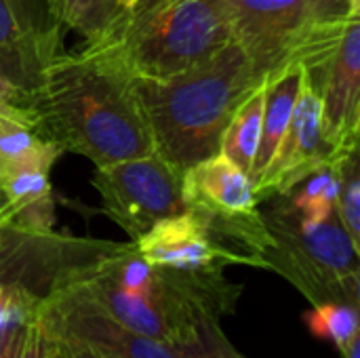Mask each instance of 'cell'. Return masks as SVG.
Segmentation results:
<instances>
[{"mask_svg": "<svg viewBox=\"0 0 360 358\" xmlns=\"http://www.w3.org/2000/svg\"><path fill=\"white\" fill-rule=\"evenodd\" d=\"M23 101L49 139L95 167L154 152L135 80L84 49L51 55Z\"/></svg>", "mask_w": 360, "mask_h": 358, "instance_id": "6da1fadb", "label": "cell"}, {"mask_svg": "<svg viewBox=\"0 0 360 358\" xmlns=\"http://www.w3.org/2000/svg\"><path fill=\"white\" fill-rule=\"evenodd\" d=\"M264 82L234 40L190 70L135 80L154 152L181 173L217 154L232 114Z\"/></svg>", "mask_w": 360, "mask_h": 358, "instance_id": "7a4b0ae2", "label": "cell"}, {"mask_svg": "<svg viewBox=\"0 0 360 358\" xmlns=\"http://www.w3.org/2000/svg\"><path fill=\"white\" fill-rule=\"evenodd\" d=\"M228 42V0H135L82 49L133 80H156L190 70Z\"/></svg>", "mask_w": 360, "mask_h": 358, "instance_id": "3957f363", "label": "cell"}, {"mask_svg": "<svg viewBox=\"0 0 360 358\" xmlns=\"http://www.w3.org/2000/svg\"><path fill=\"white\" fill-rule=\"evenodd\" d=\"M228 6L232 40L266 80L293 65L306 74L321 70L356 19L350 0H228Z\"/></svg>", "mask_w": 360, "mask_h": 358, "instance_id": "277c9868", "label": "cell"}, {"mask_svg": "<svg viewBox=\"0 0 360 358\" xmlns=\"http://www.w3.org/2000/svg\"><path fill=\"white\" fill-rule=\"evenodd\" d=\"M127 243L23 224L15 207L0 209V321L8 314H32L61 287L82 279Z\"/></svg>", "mask_w": 360, "mask_h": 358, "instance_id": "5b68a950", "label": "cell"}, {"mask_svg": "<svg viewBox=\"0 0 360 358\" xmlns=\"http://www.w3.org/2000/svg\"><path fill=\"white\" fill-rule=\"evenodd\" d=\"M264 219L272 236V247L264 255V270L285 276L312 306L344 302L359 308L360 249L338 215L308 224L283 200L266 211Z\"/></svg>", "mask_w": 360, "mask_h": 358, "instance_id": "8992f818", "label": "cell"}, {"mask_svg": "<svg viewBox=\"0 0 360 358\" xmlns=\"http://www.w3.org/2000/svg\"><path fill=\"white\" fill-rule=\"evenodd\" d=\"M181 171L160 154L127 158L95 167L93 186L103 213L133 241L160 219L186 211L181 196Z\"/></svg>", "mask_w": 360, "mask_h": 358, "instance_id": "52a82bcc", "label": "cell"}, {"mask_svg": "<svg viewBox=\"0 0 360 358\" xmlns=\"http://www.w3.org/2000/svg\"><path fill=\"white\" fill-rule=\"evenodd\" d=\"M321 97L323 137L338 158L359 150L360 17L350 19L327 63L306 74Z\"/></svg>", "mask_w": 360, "mask_h": 358, "instance_id": "ba28073f", "label": "cell"}, {"mask_svg": "<svg viewBox=\"0 0 360 358\" xmlns=\"http://www.w3.org/2000/svg\"><path fill=\"white\" fill-rule=\"evenodd\" d=\"M38 314L51 327L93 344L112 358H177L169 344L137 333L112 319L74 283L46 298Z\"/></svg>", "mask_w": 360, "mask_h": 358, "instance_id": "9c48e42d", "label": "cell"}, {"mask_svg": "<svg viewBox=\"0 0 360 358\" xmlns=\"http://www.w3.org/2000/svg\"><path fill=\"white\" fill-rule=\"evenodd\" d=\"M333 160L340 158L333 154L331 146L323 137L321 97L306 76L285 139L266 173L253 184L255 196L257 200L285 196L314 171L331 165Z\"/></svg>", "mask_w": 360, "mask_h": 358, "instance_id": "30bf717a", "label": "cell"}, {"mask_svg": "<svg viewBox=\"0 0 360 358\" xmlns=\"http://www.w3.org/2000/svg\"><path fill=\"white\" fill-rule=\"evenodd\" d=\"M133 245L148 264L179 272H224L228 266H245L236 253L213 238L192 211L160 219Z\"/></svg>", "mask_w": 360, "mask_h": 358, "instance_id": "8fae6325", "label": "cell"}, {"mask_svg": "<svg viewBox=\"0 0 360 358\" xmlns=\"http://www.w3.org/2000/svg\"><path fill=\"white\" fill-rule=\"evenodd\" d=\"M181 196L188 211L211 219H240L259 211L249 175L219 152L184 171Z\"/></svg>", "mask_w": 360, "mask_h": 358, "instance_id": "7c38bea8", "label": "cell"}, {"mask_svg": "<svg viewBox=\"0 0 360 358\" xmlns=\"http://www.w3.org/2000/svg\"><path fill=\"white\" fill-rule=\"evenodd\" d=\"M59 30L38 32L15 0H0V65L25 95L42 63L57 53Z\"/></svg>", "mask_w": 360, "mask_h": 358, "instance_id": "4fadbf2b", "label": "cell"}, {"mask_svg": "<svg viewBox=\"0 0 360 358\" xmlns=\"http://www.w3.org/2000/svg\"><path fill=\"white\" fill-rule=\"evenodd\" d=\"M306 80V70L302 65H293L270 80L264 82V116H262V133L259 143L251 169V181L255 184L270 162L274 160L285 133L291 122V114L295 108V101L300 97V91Z\"/></svg>", "mask_w": 360, "mask_h": 358, "instance_id": "5bb4252c", "label": "cell"}, {"mask_svg": "<svg viewBox=\"0 0 360 358\" xmlns=\"http://www.w3.org/2000/svg\"><path fill=\"white\" fill-rule=\"evenodd\" d=\"M264 116V84L255 89L232 114L219 143V154L234 162L251 179Z\"/></svg>", "mask_w": 360, "mask_h": 358, "instance_id": "9a60e30c", "label": "cell"}, {"mask_svg": "<svg viewBox=\"0 0 360 358\" xmlns=\"http://www.w3.org/2000/svg\"><path fill=\"white\" fill-rule=\"evenodd\" d=\"M348 156V154H346ZM340 160L314 171L295 190L281 196L287 207L308 224H321L335 215V198L340 188Z\"/></svg>", "mask_w": 360, "mask_h": 358, "instance_id": "2e32d148", "label": "cell"}, {"mask_svg": "<svg viewBox=\"0 0 360 358\" xmlns=\"http://www.w3.org/2000/svg\"><path fill=\"white\" fill-rule=\"evenodd\" d=\"M55 30H74L86 42L95 40L120 13L118 0H46Z\"/></svg>", "mask_w": 360, "mask_h": 358, "instance_id": "e0dca14e", "label": "cell"}, {"mask_svg": "<svg viewBox=\"0 0 360 358\" xmlns=\"http://www.w3.org/2000/svg\"><path fill=\"white\" fill-rule=\"evenodd\" d=\"M177 358H247L240 354L221 331V321L200 317L192 329L171 346Z\"/></svg>", "mask_w": 360, "mask_h": 358, "instance_id": "ac0fdd59", "label": "cell"}, {"mask_svg": "<svg viewBox=\"0 0 360 358\" xmlns=\"http://www.w3.org/2000/svg\"><path fill=\"white\" fill-rule=\"evenodd\" d=\"M308 329L321 338L329 340L338 350H342L354 335H359V308L344 302H325L306 312L304 317Z\"/></svg>", "mask_w": 360, "mask_h": 358, "instance_id": "d6986e66", "label": "cell"}, {"mask_svg": "<svg viewBox=\"0 0 360 358\" xmlns=\"http://www.w3.org/2000/svg\"><path fill=\"white\" fill-rule=\"evenodd\" d=\"M335 215L352 243L360 249V169L359 150L342 158L340 188L335 198Z\"/></svg>", "mask_w": 360, "mask_h": 358, "instance_id": "ffe728a7", "label": "cell"}, {"mask_svg": "<svg viewBox=\"0 0 360 358\" xmlns=\"http://www.w3.org/2000/svg\"><path fill=\"white\" fill-rule=\"evenodd\" d=\"M30 314H8L0 321V358H19Z\"/></svg>", "mask_w": 360, "mask_h": 358, "instance_id": "44dd1931", "label": "cell"}, {"mask_svg": "<svg viewBox=\"0 0 360 358\" xmlns=\"http://www.w3.org/2000/svg\"><path fill=\"white\" fill-rule=\"evenodd\" d=\"M40 317V314H38ZM42 319V317H40ZM51 331H53V335L59 340V344H61V348L65 350V354L68 358H112L108 357L105 352H101L99 348H95L93 344H89V342H84V340H80V338H76V335H72V333H65V331H61V329H55V327H51L46 321H42Z\"/></svg>", "mask_w": 360, "mask_h": 358, "instance_id": "7402d4cb", "label": "cell"}, {"mask_svg": "<svg viewBox=\"0 0 360 358\" xmlns=\"http://www.w3.org/2000/svg\"><path fill=\"white\" fill-rule=\"evenodd\" d=\"M40 354H42V323L36 310L25 321V335H23L19 358H40Z\"/></svg>", "mask_w": 360, "mask_h": 358, "instance_id": "603a6c76", "label": "cell"}, {"mask_svg": "<svg viewBox=\"0 0 360 358\" xmlns=\"http://www.w3.org/2000/svg\"><path fill=\"white\" fill-rule=\"evenodd\" d=\"M40 323H42V319H40ZM40 358H68L59 340L53 335V331L44 323H42V354Z\"/></svg>", "mask_w": 360, "mask_h": 358, "instance_id": "cb8c5ba5", "label": "cell"}, {"mask_svg": "<svg viewBox=\"0 0 360 358\" xmlns=\"http://www.w3.org/2000/svg\"><path fill=\"white\" fill-rule=\"evenodd\" d=\"M0 95H11V97H23V93L6 78L2 65H0Z\"/></svg>", "mask_w": 360, "mask_h": 358, "instance_id": "d4e9b609", "label": "cell"}, {"mask_svg": "<svg viewBox=\"0 0 360 358\" xmlns=\"http://www.w3.org/2000/svg\"><path fill=\"white\" fill-rule=\"evenodd\" d=\"M340 352H342V357L344 358H360V333L359 335H354Z\"/></svg>", "mask_w": 360, "mask_h": 358, "instance_id": "484cf974", "label": "cell"}, {"mask_svg": "<svg viewBox=\"0 0 360 358\" xmlns=\"http://www.w3.org/2000/svg\"><path fill=\"white\" fill-rule=\"evenodd\" d=\"M118 2H120L122 6H129V4H131V2H135V0H118Z\"/></svg>", "mask_w": 360, "mask_h": 358, "instance_id": "4316f807", "label": "cell"}, {"mask_svg": "<svg viewBox=\"0 0 360 358\" xmlns=\"http://www.w3.org/2000/svg\"><path fill=\"white\" fill-rule=\"evenodd\" d=\"M4 207V200H2V196H0V209Z\"/></svg>", "mask_w": 360, "mask_h": 358, "instance_id": "83f0119b", "label": "cell"}]
</instances>
